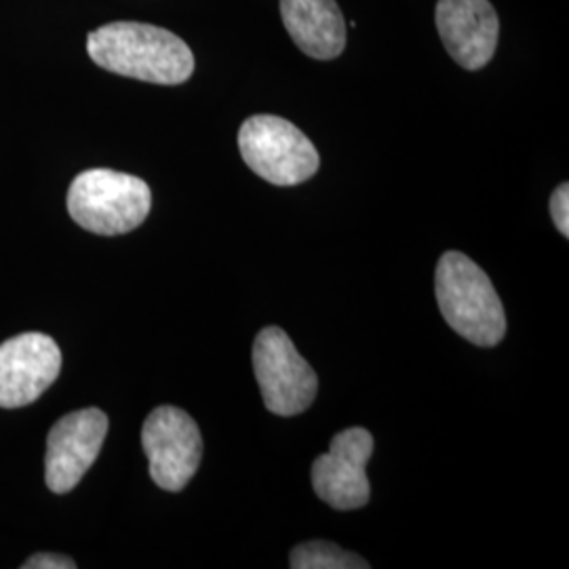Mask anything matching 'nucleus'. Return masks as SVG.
Listing matches in <instances>:
<instances>
[{
    "label": "nucleus",
    "instance_id": "f257e3e1",
    "mask_svg": "<svg viewBox=\"0 0 569 569\" xmlns=\"http://www.w3.org/2000/svg\"><path fill=\"white\" fill-rule=\"evenodd\" d=\"M87 51L108 72L154 84H182L194 72V56L178 34L140 21H112L93 30Z\"/></svg>",
    "mask_w": 569,
    "mask_h": 569
},
{
    "label": "nucleus",
    "instance_id": "f03ea898",
    "mask_svg": "<svg viewBox=\"0 0 569 569\" xmlns=\"http://www.w3.org/2000/svg\"><path fill=\"white\" fill-rule=\"evenodd\" d=\"M437 302L449 327L477 346H496L507 333V315L488 274L460 251L437 264Z\"/></svg>",
    "mask_w": 569,
    "mask_h": 569
},
{
    "label": "nucleus",
    "instance_id": "7ed1b4c3",
    "mask_svg": "<svg viewBox=\"0 0 569 569\" xmlns=\"http://www.w3.org/2000/svg\"><path fill=\"white\" fill-rule=\"evenodd\" d=\"M68 213L77 224L102 237H117L142 224L152 207L150 186L129 173L89 169L68 190Z\"/></svg>",
    "mask_w": 569,
    "mask_h": 569
},
{
    "label": "nucleus",
    "instance_id": "20e7f679",
    "mask_svg": "<svg viewBox=\"0 0 569 569\" xmlns=\"http://www.w3.org/2000/svg\"><path fill=\"white\" fill-rule=\"evenodd\" d=\"M247 167L274 186H298L319 171V152L305 133L281 117L256 114L239 129Z\"/></svg>",
    "mask_w": 569,
    "mask_h": 569
},
{
    "label": "nucleus",
    "instance_id": "39448f33",
    "mask_svg": "<svg viewBox=\"0 0 569 569\" xmlns=\"http://www.w3.org/2000/svg\"><path fill=\"white\" fill-rule=\"evenodd\" d=\"M253 369L268 411L298 416L312 406L319 378L281 327H266L258 333Z\"/></svg>",
    "mask_w": 569,
    "mask_h": 569
},
{
    "label": "nucleus",
    "instance_id": "423d86ee",
    "mask_svg": "<svg viewBox=\"0 0 569 569\" xmlns=\"http://www.w3.org/2000/svg\"><path fill=\"white\" fill-rule=\"evenodd\" d=\"M142 448L152 481L167 491H180L201 465L203 437L180 407H157L143 422Z\"/></svg>",
    "mask_w": 569,
    "mask_h": 569
},
{
    "label": "nucleus",
    "instance_id": "0eeeda50",
    "mask_svg": "<svg viewBox=\"0 0 569 569\" xmlns=\"http://www.w3.org/2000/svg\"><path fill=\"white\" fill-rule=\"evenodd\" d=\"M108 435V416L98 407L79 409L58 420L47 437L44 481L53 493H68L93 467Z\"/></svg>",
    "mask_w": 569,
    "mask_h": 569
},
{
    "label": "nucleus",
    "instance_id": "6e6552de",
    "mask_svg": "<svg viewBox=\"0 0 569 569\" xmlns=\"http://www.w3.org/2000/svg\"><path fill=\"white\" fill-rule=\"evenodd\" d=\"M373 453V437L366 428H348L333 437L331 448L312 465L315 493L336 510L363 509L371 488L366 467Z\"/></svg>",
    "mask_w": 569,
    "mask_h": 569
},
{
    "label": "nucleus",
    "instance_id": "1a4fd4ad",
    "mask_svg": "<svg viewBox=\"0 0 569 569\" xmlns=\"http://www.w3.org/2000/svg\"><path fill=\"white\" fill-rule=\"evenodd\" d=\"M61 369V350L53 338L28 331L0 345V407L34 403Z\"/></svg>",
    "mask_w": 569,
    "mask_h": 569
},
{
    "label": "nucleus",
    "instance_id": "9d476101",
    "mask_svg": "<svg viewBox=\"0 0 569 569\" xmlns=\"http://www.w3.org/2000/svg\"><path fill=\"white\" fill-rule=\"evenodd\" d=\"M437 30L453 61L475 72L493 58L500 21L489 0H439Z\"/></svg>",
    "mask_w": 569,
    "mask_h": 569
},
{
    "label": "nucleus",
    "instance_id": "9b49d317",
    "mask_svg": "<svg viewBox=\"0 0 569 569\" xmlns=\"http://www.w3.org/2000/svg\"><path fill=\"white\" fill-rule=\"evenodd\" d=\"M281 18L293 42L315 60H333L346 49V21L336 0H281Z\"/></svg>",
    "mask_w": 569,
    "mask_h": 569
},
{
    "label": "nucleus",
    "instance_id": "f8f14e48",
    "mask_svg": "<svg viewBox=\"0 0 569 569\" xmlns=\"http://www.w3.org/2000/svg\"><path fill=\"white\" fill-rule=\"evenodd\" d=\"M289 566L293 569H367L369 563L359 555L340 549L333 542H305L291 550Z\"/></svg>",
    "mask_w": 569,
    "mask_h": 569
},
{
    "label": "nucleus",
    "instance_id": "ddd939ff",
    "mask_svg": "<svg viewBox=\"0 0 569 569\" xmlns=\"http://www.w3.org/2000/svg\"><path fill=\"white\" fill-rule=\"evenodd\" d=\"M550 216H552V222L557 226V230L569 237V186L568 183H561L552 197H550Z\"/></svg>",
    "mask_w": 569,
    "mask_h": 569
},
{
    "label": "nucleus",
    "instance_id": "4468645a",
    "mask_svg": "<svg viewBox=\"0 0 569 569\" xmlns=\"http://www.w3.org/2000/svg\"><path fill=\"white\" fill-rule=\"evenodd\" d=\"M23 569H74L77 563L70 557L63 555H49V552H41L30 557L23 566Z\"/></svg>",
    "mask_w": 569,
    "mask_h": 569
}]
</instances>
